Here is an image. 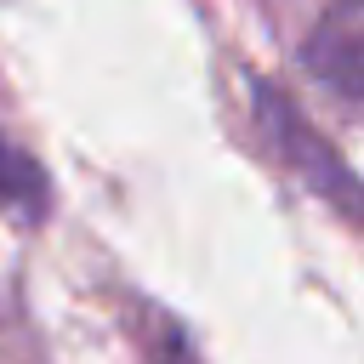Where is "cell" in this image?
Instances as JSON below:
<instances>
[{
  "mask_svg": "<svg viewBox=\"0 0 364 364\" xmlns=\"http://www.w3.org/2000/svg\"><path fill=\"white\" fill-rule=\"evenodd\" d=\"M301 57L324 85L364 97V0H330L318 28L307 34Z\"/></svg>",
  "mask_w": 364,
  "mask_h": 364,
  "instance_id": "6da1fadb",
  "label": "cell"
}]
</instances>
